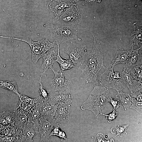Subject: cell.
<instances>
[{"label":"cell","instance_id":"4dcf8cb0","mask_svg":"<svg viewBox=\"0 0 142 142\" xmlns=\"http://www.w3.org/2000/svg\"><path fill=\"white\" fill-rule=\"evenodd\" d=\"M61 126V124L59 123H55L50 132L49 137L51 136H57L59 131L61 129L60 128Z\"/></svg>","mask_w":142,"mask_h":142},{"label":"cell","instance_id":"d4e9b609","mask_svg":"<svg viewBox=\"0 0 142 142\" xmlns=\"http://www.w3.org/2000/svg\"><path fill=\"white\" fill-rule=\"evenodd\" d=\"M39 104L33 107L28 112V120L35 124L41 116Z\"/></svg>","mask_w":142,"mask_h":142},{"label":"cell","instance_id":"6da1fadb","mask_svg":"<svg viewBox=\"0 0 142 142\" xmlns=\"http://www.w3.org/2000/svg\"><path fill=\"white\" fill-rule=\"evenodd\" d=\"M92 35L93 48L86 58L85 68L81 70L86 83L92 82L95 85L99 83L100 70L102 68L105 69L106 67L104 64L103 50L100 43L93 34Z\"/></svg>","mask_w":142,"mask_h":142},{"label":"cell","instance_id":"277c9868","mask_svg":"<svg viewBox=\"0 0 142 142\" xmlns=\"http://www.w3.org/2000/svg\"><path fill=\"white\" fill-rule=\"evenodd\" d=\"M11 39L24 42L28 44L31 50L32 60L34 64H36L39 60L50 49L57 46L54 40L51 42L47 38L43 39L36 42L26 37L20 38L11 37Z\"/></svg>","mask_w":142,"mask_h":142},{"label":"cell","instance_id":"2e32d148","mask_svg":"<svg viewBox=\"0 0 142 142\" xmlns=\"http://www.w3.org/2000/svg\"><path fill=\"white\" fill-rule=\"evenodd\" d=\"M71 103H69L57 107L54 117L59 121L69 120Z\"/></svg>","mask_w":142,"mask_h":142},{"label":"cell","instance_id":"44dd1931","mask_svg":"<svg viewBox=\"0 0 142 142\" xmlns=\"http://www.w3.org/2000/svg\"><path fill=\"white\" fill-rule=\"evenodd\" d=\"M129 50H125L120 49L116 53L114 59L109 67L114 69V67L119 64H125L128 58Z\"/></svg>","mask_w":142,"mask_h":142},{"label":"cell","instance_id":"836d02e7","mask_svg":"<svg viewBox=\"0 0 142 142\" xmlns=\"http://www.w3.org/2000/svg\"><path fill=\"white\" fill-rule=\"evenodd\" d=\"M109 102L113 105V109L118 108L120 106L119 101L115 98L114 99L111 98Z\"/></svg>","mask_w":142,"mask_h":142},{"label":"cell","instance_id":"ac0fdd59","mask_svg":"<svg viewBox=\"0 0 142 142\" xmlns=\"http://www.w3.org/2000/svg\"><path fill=\"white\" fill-rule=\"evenodd\" d=\"M14 125L16 130L21 129L28 121V113L17 110L14 111Z\"/></svg>","mask_w":142,"mask_h":142},{"label":"cell","instance_id":"9a60e30c","mask_svg":"<svg viewBox=\"0 0 142 142\" xmlns=\"http://www.w3.org/2000/svg\"><path fill=\"white\" fill-rule=\"evenodd\" d=\"M133 26L130 42V46L132 48L135 45L139 46L142 43V27L139 26L136 22L133 23Z\"/></svg>","mask_w":142,"mask_h":142},{"label":"cell","instance_id":"484cf974","mask_svg":"<svg viewBox=\"0 0 142 142\" xmlns=\"http://www.w3.org/2000/svg\"><path fill=\"white\" fill-rule=\"evenodd\" d=\"M129 124L122 125H118L117 126H113L110 129V132L112 134L117 133V134L112 139L118 136L120 137H122L123 135L124 134H127V129Z\"/></svg>","mask_w":142,"mask_h":142},{"label":"cell","instance_id":"f546056e","mask_svg":"<svg viewBox=\"0 0 142 142\" xmlns=\"http://www.w3.org/2000/svg\"><path fill=\"white\" fill-rule=\"evenodd\" d=\"M102 115H103L106 116V118L108 119L109 123H110L111 121L116 119L118 115V112L116 111L115 109H113V112L108 115H105L102 113Z\"/></svg>","mask_w":142,"mask_h":142},{"label":"cell","instance_id":"7a4b0ae2","mask_svg":"<svg viewBox=\"0 0 142 142\" xmlns=\"http://www.w3.org/2000/svg\"><path fill=\"white\" fill-rule=\"evenodd\" d=\"M110 89L99 84L95 85L87 99L81 106V109L91 111L97 120L102 115V110L111 98Z\"/></svg>","mask_w":142,"mask_h":142},{"label":"cell","instance_id":"7c38bea8","mask_svg":"<svg viewBox=\"0 0 142 142\" xmlns=\"http://www.w3.org/2000/svg\"><path fill=\"white\" fill-rule=\"evenodd\" d=\"M131 72L124 70L120 73V76L126 86L129 89L131 97L135 98L142 90V82L133 79L131 75Z\"/></svg>","mask_w":142,"mask_h":142},{"label":"cell","instance_id":"83f0119b","mask_svg":"<svg viewBox=\"0 0 142 142\" xmlns=\"http://www.w3.org/2000/svg\"><path fill=\"white\" fill-rule=\"evenodd\" d=\"M131 105L130 108L133 109L140 114L142 112V101H138L134 97H131Z\"/></svg>","mask_w":142,"mask_h":142},{"label":"cell","instance_id":"e0dca14e","mask_svg":"<svg viewBox=\"0 0 142 142\" xmlns=\"http://www.w3.org/2000/svg\"><path fill=\"white\" fill-rule=\"evenodd\" d=\"M39 105L41 116L49 119L53 118L57 107L48 103L45 101L42 102Z\"/></svg>","mask_w":142,"mask_h":142},{"label":"cell","instance_id":"f1b7e54d","mask_svg":"<svg viewBox=\"0 0 142 142\" xmlns=\"http://www.w3.org/2000/svg\"><path fill=\"white\" fill-rule=\"evenodd\" d=\"M142 65H138L133 68L136 71L135 73H133L132 71L131 73L133 74V78L134 79L140 82H142Z\"/></svg>","mask_w":142,"mask_h":142},{"label":"cell","instance_id":"cb8c5ba5","mask_svg":"<svg viewBox=\"0 0 142 142\" xmlns=\"http://www.w3.org/2000/svg\"><path fill=\"white\" fill-rule=\"evenodd\" d=\"M0 87L15 93L18 97L20 95L17 83L14 81H5L0 79Z\"/></svg>","mask_w":142,"mask_h":142},{"label":"cell","instance_id":"7402d4cb","mask_svg":"<svg viewBox=\"0 0 142 142\" xmlns=\"http://www.w3.org/2000/svg\"><path fill=\"white\" fill-rule=\"evenodd\" d=\"M58 53L55 60V62L58 63L60 66L61 70L63 71L70 69L73 67H76L74 63L70 59H64L60 56L59 53V44H57Z\"/></svg>","mask_w":142,"mask_h":142},{"label":"cell","instance_id":"74e56055","mask_svg":"<svg viewBox=\"0 0 142 142\" xmlns=\"http://www.w3.org/2000/svg\"><path fill=\"white\" fill-rule=\"evenodd\" d=\"M70 0L73 1H74L75 2H78L80 1L83 0Z\"/></svg>","mask_w":142,"mask_h":142},{"label":"cell","instance_id":"4fadbf2b","mask_svg":"<svg viewBox=\"0 0 142 142\" xmlns=\"http://www.w3.org/2000/svg\"><path fill=\"white\" fill-rule=\"evenodd\" d=\"M74 2L70 0H49L47 7L56 17H58Z\"/></svg>","mask_w":142,"mask_h":142},{"label":"cell","instance_id":"ffe728a7","mask_svg":"<svg viewBox=\"0 0 142 142\" xmlns=\"http://www.w3.org/2000/svg\"><path fill=\"white\" fill-rule=\"evenodd\" d=\"M55 53L54 50H52L46 52L42 57L43 59V63L41 65L42 68L44 70L42 73L44 74L45 77H46V72L49 68H52V66L55 62L54 58L56 57L53 54Z\"/></svg>","mask_w":142,"mask_h":142},{"label":"cell","instance_id":"8992f818","mask_svg":"<svg viewBox=\"0 0 142 142\" xmlns=\"http://www.w3.org/2000/svg\"><path fill=\"white\" fill-rule=\"evenodd\" d=\"M65 52L69 56V59L74 64L82 65L87 55L86 46L70 41L66 43Z\"/></svg>","mask_w":142,"mask_h":142},{"label":"cell","instance_id":"3957f363","mask_svg":"<svg viewBox=\"0 0 142 142\" xmlns=\"http://www.w3.org/2000/svg\"><path fill=\"white\" fill-rule=\"evenodd\" d=\"M44 26L49 30L52 38L57 44L59 45L62 43H66L74 39L81 40L77 35L79 31L78 25H67L64 23L57 25L47 23Z\"/></svg>","mask_w":142,"mask_h":142},{"label":"cell","instance_id":"603a6c76","mask_svg":"<svg viewBox=\"0 0 142 142\" xmlns=\"http://www.w3.org/2000/svg\"><path fill=\"white\" fill-rule=\"evenodd\" d=\"M14 111L12 112L7 111L0 113V124L14 125Z\"/></svg>","mask_w":142,"mask_h":142},{"label":"cell","instance_id":"e575fe53","mask_svg":"<svg viewBox=\"0 0 142 142\" xmlns=\"http://www.w3.org/2000/svg\"><path fill=\"white\" fill-rule=\"evenodd\" d=\"M102 0H85L86 3L91 4H97L101 2Z\"/></svg>","mask_w":142,"mask_h":142},{"label":"cell","instance_id":"30bf717a","mask_svg":"<svg viewBox=\"0 0 142 142\" xmlns=\"http://www.w3.org/2000/svg\"><path fill=\"white\" fill-rule=\"evenodd\" d=\"M38 134L39 131L36 124L28 120L21 129L16 130L15 135L17 137V141L32 142V138Z\"/></svg>","mask_w":142,"mask_h":142},{"label":"cell","instance_id":"d6a6232c","mask_svg":"<svg viewBox=\"0 0 142 142\" xmlns=\"http://www.w3.org/2000/svg\"><path fill=\"white\" fill-rule=\"evenodd\" d=\"M103 134L101 133H98L95 137V142H109V140H105L104 138Z\"/></svg>","mask_w":142,"mask_h":142},{"label":"cell","instance_id":"8fae6325","mask_svg":"<svg viewBox=\"0 0 142 142\" xmlns=\"http://www.w3.org/2000/svg\"><path fill=\"white\" fill-rule=\"evenodd\" d=\"M73 97L70 91L60 92L51 91L49 94L48 99L45 101L48 103L56 107L69 103H72Z\"/></svg>","mask_w":142,"mask_h":142},{"label":"cell","instance_id":"4316f807","mask_svg":"<svg viewBox=\"0 0 142 142\" xmlns=\"http://www.w3.org/2000/svg\"><path fill=\"white\" fill-rule=\"evenodd\" d=\"M43 74V73L41 74V75L38 80L39 89V94L40 95L39 96L44 101H46L49 98V94L44 87L41 82V78Z\"/></svg>","mask_w":142,"mask_h":142},{"label":"cell","instance_id":"5b68a950","mask_svg":"<svg viewBox=\"0 0 142 142\" xmlns=\"http://www.w3.org/2000/svg\"><path fill=\"white\" fill-rule=\"evenodd\" d=\"M104 72L100 75L99 84L107 88L116 91L122 90L126 86L118 72H115L113 69L106 67Z\"/></svg>","mask_w":142,"mask_h":142},{"label":"cell","instance_id":"8d00e7d4","mask_svg":"<svg viewBox=\"0 0 142 142\" xmlns=\"http://www.w3.org/2000/svg\"><path fill=\"white\" fill-rule=\"evenodd\" d=\"M0 38H4L11 39V37H7L3 36H0Z\"/></svg>","mask_w":142,"mask_h":142},{"label":"cell","instance_id":"9c48e42d","mask_svg":"<svg viewBox=\"0 0 142 142\" xmlns=\"http://www.w3.org/2000/svg\"><path fill=\"white\" fill-rule=\"evenodd\" d=\"M59 121L54 117L49 119L41 115L36 124L41 136L40 142H48L49 135L54 124Z\"/></svg>","mask_w":142,"mask_h":142},{"label":"cell","instance_id":"1f68e13d","mask_svg":"<svg viewBox=\"0 0 142 142\" xmlns=\"http://www.w3.org/2000/svg\"><path fill=\"white\" fill-rule=\"evenodd\" d=\"M57 136L60 138L61 141L67 139L65 132L63 130H61V129L59 131Z\"/></svg>","mask_w":142,"mask_h":142},{"label":"cell","instance_id":"5bb4252c","mask_svg":"<svg viewBox=\"0 0 142 142\" xmlns=\"http://www.w3.org/2000/svg\"><path fill=\"white\" fill-rule=\"evenodd\" d=\"M142 49V45L139 48L129 50L126 61L124 64L123 70L130 72L134 67L139 65L140 63V57L139 51Z\"/></svg>","mask_w":142,"mask_h":142},{"label":"cell","instance_id":"52a82bcc","mask_svg":"<svg viewBox=\"0 0 142 142\" xmlns=\"http://www.w3.org/2000/svg\"><path fill=\"white\" fill-rule=\"evenodd\" d=\"M82 18L78 6L74 2L67 8L60 16L56 17L53 20L57 23H67L72 25H78L81 22Z\"/></svg>","mask_w":142,"mask_h":142},{"label":"cell","instance_id":"ba28073f","mask_svg":"<svg viewBox=\"0 0 142 142\" xmlns=\"http://www.w3.org/2000/svg\"><path fill=\"white\" fill-rule=\"evenodd\" d=\"M54 74V77L49 82L53 92L70 91V88L72 82L69 80L65 79L63 71L55 70L53 68L51 69Z\"/></svg>","mask_w":142,"mask_h":142},{"label":"cell","instance_id":"d590c367","mask_svg":"<svg viewBox=\"0 0 142 142\" xmlns=\"http://www.w3.org/2000/svg\"><path fill=\"white\" fill-rule=\"evenodd\" d=\"M135 98L138 101H142L141 93L138 95Z\"/></svg>","mask_w":142,"mask_h":142},{"label":"cell","instance_id":"d6986e66","mask_svg":"<svg viewBox=\"0 0 142 142\" xmlns=\"http://www.w3.org/2000/svg\"><path fill=\"white\" fill-rule=\"evenodd\" d=\"M117 92V94L114 98L118 100L121 104L120 106L125 110L130 108L131 102L130 94L124 93L122 90H118Z\"/></svg>","mask_w":142,"mask_h":142},{"label":"cell","instance_id":"f35d334b","mask_svg":"<svg viewBox=\"0 0 142 142\" xmlns=\"http://www.w3.org/2000/svg\"><path fill=\"white\" fill-rule=\"evenodd\" d=\"M140 3H142V0H137Z\"/></svg>","mask_w":142,"mask_h":142}]
</instances>
